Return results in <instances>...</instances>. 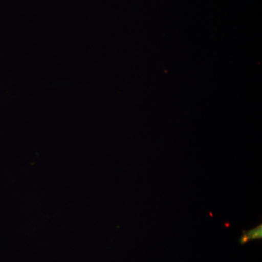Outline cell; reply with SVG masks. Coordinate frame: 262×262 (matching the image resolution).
<instances>
[{
    "label": "cell",
    "instance_id": "6da1fadb",
    "mask_svg": "<svg viewBox=\"0 0 262 262\" xmlns=\"http://www.w3.org/2000/svg\"><path fill=\"white\" fill-rule=\"evenodd\" d=\"M262 238V225L261 224L256 226L254 228L248 231H243L239 238V244L245 245L251 241L261 239Z\"/></svg>",
    "mask_w": 262,
    "mask_h": 262
}]
</instances>
